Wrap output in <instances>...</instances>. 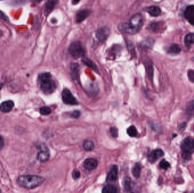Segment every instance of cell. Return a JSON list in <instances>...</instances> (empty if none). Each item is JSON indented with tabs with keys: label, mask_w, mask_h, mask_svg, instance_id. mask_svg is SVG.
Returning a JSON list of instances; mask_svg holds the SVG:
<instances>
[{
	"label": "cell",
	"mask_w": 194,
	"mask_h": 193,
	"mask_svg": "<svg viewBox=\"0 0 194 193\" xmlns=\"http://www.w3.org/2000/svg\"><path fill=\"white\" fill-rule=\"evenodd\" d=\"M144 24L142 14L137 13L130 18L128 22H122L119 24L118 29L119 31L129 34L134 35L139 32Z\"/></svg>",
	"instance_id": "1"
},
{
	"label": "cell",
	"mask_w": 194,
	"mask_h": 193,
	"mask_svg": "<svg viewBox=\"0 0 194 193\" xmlns=\"http://www.w3.org/2000/svg\"><path fill=\"white\" fill-rule=\"evenodd\" d=\"M45 179L43 177L37 175H21L18 177L17 182L21 187L32 189L40 186L43 183Z\"/></svg>",
	"instance_id": "2"
},
{
	"label": "cell",
	"mask_w": 194,
	"mask_h": 193,
	"mask_svg": "<svg viewBox=\"0 0 194 193\" xmlns=\"http://www.w3.org/2000/svg\"><path fill=\"white\" fill-rule=\"evenodd\" d=\"M38 83L41 90L45 94H51L55 91L56 85L49 73H43L38 76Z\"/></svg>",
	"instance_id": "3"
},
{
	"label": "cell",
	"mask_w": 194,
	"mask_h": 193,
	"mask_svg": "<svg viewBox=\"0 0 194 193\" xmlns=\"http://www.w3.org/2000/svg\"><path fill=\"white\" fill-rule=\"evenodd\" d=\"M68 52L74 59L84 57L85 54V50L80 41H73L68 48Z\"/></svg>",
	"instance_id": "4"
},
{
	"label": "cell",
	"mask_w": 194,
	"mask_h": 193,
	"mask_svg": "<svg viewBox=\"0 0 194 193\" xmlns=\"http://www.w3.org/2000/svg\"><path fill=\"white\" fill-rule=\"evenodd\" d=\"M180 149L182 153L192 155L194 153V138L187 137L180 144Z\"/></svg>",
	"instance_id": "5"
},
{
	"label": "cell",
	"mask_w": 194,
	"mask_h": 193,
	"mask_svg": "<svg viewBox=\"0 0 194 193\" xmlns=\"http://www.w3.org/2000/svg\"><path fill=\"white\" fill-rule=\"evenodd\" d=\"M62 99L63 102L68 105H77L78 101L73 96L71 92L68 89H64L62 92Z\"/></svg>",
	"instance_id": "6"
},
{
	"label": "cell",
	"mask_w": 194,
	"mask_h": 193,
	"mask_svg": "<svg viewBox=\"0 0 194 193\" xmlns=\"http://www.w3.org/2000/svg\"><path fill=\"white\" fill-rule=\"evenodd\" d=\"M110 35V29L107 27H101L97 29L96 32V38L100 41L106 40Z\"/></svg>",
	"instance_id": "7"
},
{
	"label": "cell",
	"mask_w": 194,
	"mask_h": 193,
	"mask_svg": "<svg viewBox=\"0 0 194 193\" xmlns=\"http://www.w3.org/2000/svg\"><path fill=\"white\" fill-rule=\"evenodd\" d=\"M164 152L162 149H154L148 155V160L151 163H154L157 160H158L159 158L164 156Z\"/></svg>",
	"instance_id": "8"
},
{
	"label": "cell",
	"mask_w": 194,
	"mask_h": 193,
	"mask_svg": "<svg viewBox=\"0 0 194 193\" xmlns=\"http://www.w3.org/2000/svg\"><path fill=\"white\" fill-rule=\"evenodd\" d=\"M184 16L190 23L194 26V5L188 6L185 10Z\"/></svg>",
	"instance_id": "9"
},
{
	"label": "cell",
	"mask_w": 194,
	"mask_h": 193,
	"mask_svg": "<svg viewBox=\"0 0 194 193\" xmlns=\"http://www.w3.org/2000/svg\"><path fill=\"white\" fill-rule=\"evenodd\" d=\"M91 13L89 9H82L77 12L75 15V22L77 23H81L87 18Z\"/></svg>",
	"instance_id": "10"
},
{
	"label": "cell",
	"mask_w": 194,
	"mask_h": 193,
	"mask_svg": "<svg viewBox=\"0 0 194 193\" xmlns=\"http://www.w3.org/2000/svg\"><path fill=\"white\" fill-rule=\"evenodd\" d=\"M50 156V154L47 147H41L40 151L38 152L37 159L41 162H46L48 161Z\"/></svg>",
	"instance_id": "11"
},
{
	"label": "cell",
	"mask_w": 194,
	"mask_h": 193,
	"mask_svg": "<svg viewBox=\"0 0 194 193\" xmlns=\"http://www.w3.org/2000/svg\"><path fill=\"white\" fill-rule=\"evenodd\" d=\"M14 107V102L12 100H6L0 104V111L3 113H9L12 111Z\"/></svg>",
	"instance_id": "12"
},
{
	"label": "cell",
	"mask_w": 194,
	"mask_h": 193,
	"mask_svg": "<svg viewBox=\"0 0 194 193\" xmlns=\"http://www.w3.org/2000/svg\"><path fill=\"white\" fill-rule=\"evenodd\" d=\"M98 166V161L94 158H88L84 163V167L86 170H92Z\"/></svg>",
	"instance_id": "13"
},
{
	"label": "cell",
	"mask_w": 194,
	"mask_h": 193,
	"mask_svg": "<svg viewBox=\"0 0 194 193\" xmlns=\"http://www.w3.org/2000/svg\"><path fill=\"white\" fill-rule=\"evenodd\" d=\"M58 1V0H47L44 7V14L46 15H48L53 11Z\"/></svg>",
	"instance_id": "14"
},
{
	"label": "cell",
	"mask_w": 194,
	"mask_h": 193,
	"mask_svg": "<svg viewBox=\"0 0 194 193\" xmlns=\"http://www.w3.org/2000/svg\"><path fill=\"white\" fill-rule=\"evenodd\" d=\"M118 168L116 165H114L113 167L111 168L109 173H108L107 182H113L115 181L118 179Z\"/></svg>",
	"instance_id": "15"
},
{
	"label": "cell",
	"mask_w": 194,
	"mask_h": 193,
	"mask_svg": "<svg viewBox=\"0 0 194 193\" xmlns=\"http://www.w3.org/2000/svg\"><path fill=\"white\" fill-rule=\"evenodd\" d=\"M144 64L145 65V69H146L148 77L151 81H152L153 77V67L152 62L151 61L150 59L147 58L144 60Z\"/></svg>",
	"instance_id": "16"
},
{
	"label": "cell",
	"mask_w": 194,
	"mask_h": 193,
	"mask_svg": "<svg viewBox=\"0 0 194 193\" xmlns=\"http://www.w3.org/2000/svg\"><path fill=\"white\" fill-rule=\"evenodd\" d=\"M145 10L151 16L153 17H158L161 14V10L158 6L156 5L148 6L145 8Z\"/></svg>",
	"instance_id": "17"
},
{
	"label": "cell",
	"mask_w": 194,
	"mask_h": 193,
	"mask_svg": "<svg viewBox=\"0 0 194 193\" xmlns=\"http://www.w3.org/2000/svg\"><path fill=\"white\" fill-rule=\"evenodd\" d=\"M185 44L187 47H190L194 44V33H189L186 35L185 38Z\"/></svg>",
	"instance_id": "18"
},
{
	"label": "cell",
	"mask_w": 194,
	"mask_h": 193,
	"mask_svg": "<svg viewBox=\"0 0 194 193\" xmlns=\"http://www.w3.org/2000/svg\"><path fill=\"white\" fill-rule=\"evenodd\" d=\"M82 61L84 63L85 65H86L88 67H90L91 69H93L96 71H98V67L91 60L88 58L84 57L82 60Z\"/></svg>",
	"instance_id": "19"
},
{
	"label": "cell",
	"mask_w": 194,
	"mask_h": 193,
	"mask_svg": "<svg viewBox=\"0 0 194 193\" xmlns=\"http://www.w3.org/2000/svg\"><path fill=\"white\" fill-rule=\"evenodd\" d=\"M168 52L170 54L177 55V54H179L181 52V48L178 44H173V45H171L170 47H169Z\"/></svg>",
	"instance_id": "20"
},
{
	"label": "cell",
	"mask_w": 194,
	"mask_h": 193,
	"mask_svg": "<svg viewBox=\"0 0 194 193\" xmlns=\"http://www.w3.org/2000/svg\"><path fill=\"white\" fill-rule=\"evenodd\" d=\"M118 191L116 187L113 185H108L103 187L102 193H115Z\"/></svg>",
	"instance_id": "21"
},
{
	"label": "cell",
	"mask_w": 194,
	"mask_h": 193,
	"mask_svg": "<svg viewBox=\"0 0 194 193\" xmlns=\"http://www.w3.org/2000/svg\"><path fill=\"white\" fill-rule=\"evenodd\" d=\"M141 171V164L140 163H136V165H135V167H133V170H132V173H133V175L136 178H139L140 176Z\"/></svg>",
	"instance_id": "22"
},
{
	"label": "cell",
	"mask_w": 194,
	"mask_h": 193,
	"mask_svg": "<svg viewBox=\"0 0 194 193\" xmlns=\"http://www.w3.org/2000/svg\"><path fill=\"white\" fill-rule=\"evenodd\" d=\"M83 147L85 150L87 151H90L94 149V144L91 140H85L83 143Z\"/></svg>",
	"instance_id": "23"
},
{
	"label": "cell",
	"mask_w": 194,
	"mask_h": 193,
	"mask_svg": "<svg viewBox=\"0 0 194 193\" xmlns=\"http://www.w3.org/2000/svg\"><path fill=\"white\" fill-rule=\"evenodd\" d=\"M154 43V41L153 39L151 38L147 39L144 41H142L141 47H142V48L148 49L153 46Z\"/></svg>",
	"instance_id": "24"
},
{
	"label": "cell",
	"mask_w": 194,
	"mask_h": 193,
	"mask_svg": "<svg viewBox=\"0 0 194 193\" xmlns=\"http://www.w3.org/2000/svg\"><path fill=\"white\" fill-rule=\"evenodd\" d=\"M124 187L127 191H131L132 190V181L130 178L127 177L124 180Z\"/></svg>",
	"instance_id": "25"
},
{
	"label": "cell",
	"mask_w": 194,
	"mask_h": 193,
	"mask_svg": "<svg viewBox=\"0 0 194 193\" xmlns=\"http://www.w3.org/2000/svg\"><path fill=\"white\" fill-rule=\"evenodd\" d=\"M127 134L131 137H135L137 134V131L134 126H130L127 129Z\"/></svg>",
	"instance_id": "26"
},
{
	"label": "cell",
	"mask_w": 194,
	"mask_h": 193,
	"mask_svg": "<svg viewBox=\"0 0 194 193\" xmlns=\"http://www.w3.org/2000/svg\"><path fill=\"white\" fill-rule=\"evenodd\" d=\"M71 70L73 76L75 78L78 76L79 71V65L77 64H72L71 65Z\"/></svg>",
	"instance_id": "27"
},
{
	"label": "cell",
	"mask_w": 194,
	"mask_h": 193,
	"mask_svg": "<svg viewBox=\"0 0 194 193\" xmlns=\"http://www.w3.org/2000/svg\"><path fill=\"white\" fill-rule=\"evenodd\" d=\"M159 167L163 170H167L170 167V164L168 161H166L165 159H163L159 163Z\"/></svg>",
	"instance_id": "28"
},
{
	"label": "cell",
	"mask_w": 194,
	"mask_h": 193,
	"mask_svg": "<svg viewBox=\"0 0 194 193\" xmlns=\"http://www.w3.org/2000/svg\"><path fill=\"white\" fill-rule=\"evenodd\" d=\"M158 27H159L158 23V22H153V23H152L149 25V26L148 27V29L151 31H152V32H156L158 29Z\"/></svg>",
	"instance_id": "29"
},
{
	"label": "cell",
	"mask_w": 194,
	"mask_h": 193,
	"mask_svg": "<svg viewBox=\"0 0 194 193\" xmlns=\"http://www.w3.org/2000/svg\"><path fill=\"white\" fill-rule=\"evenodd\" d=\"M40 113L41 114L44 115V116H47L51 113V110L49 107H43L40 109Z\"/></svg>",
	"instance_id": "30"
},
{
	"label": "cell",
	"mask_w": 194,
	"mask_h": 193,
	"mask_svg": "<svg viewBox=\"0 0 194 193\" xmlns=\"http://www.w3.org/2000/svg\"><path fill=\"white\" fill-rule=\"evenodd\" d=\"M188 79L190 82L194 83V70H189L187 73Z\"/></svg>",
	"instance_id": "31"
},
{
	"label": "cell",
	"mask_w": 194,
	"mask_h": 193,
	"mask_svg": "<svg viewBox=\"0 0 194 193\" xmlns=\"http://www.w3.org/2000/svg\"><path fill=\"white\" fill-rule=\"evenodd\" d=\"M0 19L5 22H8L10 21L9 18L1 10H0Z\"/></svg>",
	"instance_id": "32"
},
{
	"label": "cell",
	"mask_w": 194,
	"mask_h": 193,
	"mask_svg": "<svg viewBox=\"0 0 194 193\" xmlns=\"http://www.w3.org/2000/svg\"><path fill=\"white\" fill-rule=\"evenodd\" d=\"M110 133L113 137H117L118 135V130L115 128H110Z\"/></svg>",
	"instance_id": "33"
},
{
	"label": "cell",
	"mask_w": 194,
	"mask_h": 193,
	"mask_svg": "<svg viewBox=\"0 0 194 193\" xmlns=\"http://www.w3.org/2000/svg\"><path fill=\"white\" fill-rule=\"evenodd\" d=\"M72 177L75 180L79 179L80 177V172L77 170H74L72 173Z\"/></svg>",
	"instance_id": "34"
},
{
	"label": "cell",
	"mask_w": 194,
	"mask_h": 193,
	"mask_svg": "<svg viewBox=\"0 0 194 193\" xmlns=\"http://www.w3.org/2000/svg\"><path fill=\"white\" fill-rule=\"evenodd\" d=\"M186 126H187V123H185V122L180 123L179 126H178L179 131L180 132H182L183 131H184L186 128Z\"/></svg>",
	"instance_id": "35"
},
{
	"label": "cell",
	"mask_w": 194,
	"mask_h": 193,
	"mask_svg": "<svg viewBox=\"0 0 194 193\" xmlns=\"http://www.w3.org/2000/svg\"><path fill=\"white\" fill-rule=\"evenodd\" d=\"M134 45H133L132 44H130V43H128L127 44V47L128 48V51L130 50V52L132 53V55H135V50H134V47H133Z\"/></svg>",
	"instance_id": "36"
},
{
	"label": "cell",
	"mask_w": 194,
	"mask_h": 193,
	"mask_svg": "<svg viewBox=\"0 0 194 193\" xmlns=\"http://www.w3.org/2000/svg\"><path fill=\"white\" fill-rule=\"evenodd\" d=\"M80 116V112L78 111H73L72 113V117L73 118H78Z\"/></svg>",
	"instance_id": "37"
},
{
	"label": "cell",
	"mask_w": 194,
	"mask_h": 193,
	"mask_svg": "<svg viewBox=\"0 0 194 193\" xmlns=\"http://www.w3.org/2000/svg\"><path fill=\"white\" fill-rule=\"evenodd\" d=\"M4 139L2 136L0 135V150L2 149L4 146Z\"/></svg>",
	"instance_id": "38"
},
{
	"label": "cell",
	"mask_w": 194,
	"mask_h": 193,
	"mask_svg": "<svg viewBox=\"0 0 194 193\" xmlns=\"http://www.w3.org/2000/svg\"><path fill=\"white\" fill-rule=\"evenodd\" d=\"M80 1L81 0H72V3L73 5H77V4H78L80 2Z\"/></svg>",
	"instance_id": "39"
},
{
	"label": "cell",
	"mask_w": 194,
	"mask_h": 193,
	"mask_svg": "<svg viewBox=\"0 0 194 193\" xmlns=\"http://www.w3.org/2000/svg\"><path fill=\"white\" fill-rule=\"evenodd\" d=\"M30 1H31V2H33V3H40L43 0H30Z\"/></svg>",
	"instance_id": "40"
},
{
	"label": "cell",
	"mask_w": 194,
	"mask_h": 193,
	"mask_svg": "<svg viewBox=\"0 0 194 193\" xmlns=\"http://www.w3.org/2000/svg\"><path fill=\"white\" fill-rule=\"evenodd\" d=\"M0 1H2V0H0Z\"/></svg>",
	"instance_id": "41"
}]
</instances>
